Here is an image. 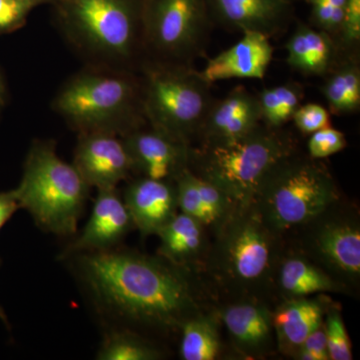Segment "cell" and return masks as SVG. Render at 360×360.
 Returning a JSON list of instances; mask_svg holds the SVG:
<instances>
[{
    "instance_id": "6da1fadb",
    "label": "cell",
    "mask_w": 360,
    "mask_h": 360,
    "mask_svg": "<svg viewBox=\"0 0 360 360\" xmlns=\"http://www.w3.org/2000/svg\"><path fill=\"white\" fill-rule=\"evenodd\" d=\"M73 257L90 298L111 319L174 328L193 316L188 281L181 267L163 258L116 248Z\"/></svg>"
},
{
    "instance_id": "7a4b0ae2",
    "label": "cell",
    "mask_w": 360,
    "mask_h": 360,
    "mask_svg": "<svg viewBox=\"0 0 360 360\" xmlns=\"http://www.w3.org/2000/svg\"><path fill=\"white\" fill-rule=\"evenodd\" d=\"M144 0H51L54 22L84 65L139 72Z\"/></svg>"
},
{
    "instance_id": "3957f363",
    "label": "cell",
    "mask_w": 360,
    "mask_h": 360,
    "mask_svg": "<svg viewBox=\"0 0 360 360\" xmlns=\"http://www.w3.org/2000/svg\"><path fill=\"white\" fill-rule=\"evenodd\" d=\"M51 108L73 131L123 136L148 122L139 72L84 65L61 84Z\"/></svg>"
},
{
    "instance_id": "277c9868",
    "label": "cell",
    "mask_w": 360,
    "mask_h": 360,
    "mask_svg": "<svg viewBox=\"0 0 360 360\" xmlns=\"http://www.w3.org/2000/svg\"><path fill=\"white\" fill-rule=\"evenodd\" d=\"M89 188L75 165L59 158L56 141L35 139L13 191L20 210H27L40 229L70 236L77 233Z\"/></svg>"
},
{
    "instance_id": "5b68a950",
    "label": "cell",
    "mask_w": 360,
    "mask_h": 360,
    "mask_svg": "<svg viewBox=\"0 0 360 360\" xmlns=\"http://www.w3.org/2000/svg\"><path fill=\"white\" fill-rule=\"evenodd\" d=\"M276 129L262 123L236 141L202 143L196 150L191 146L189 168L221 189L236 207L250 206L271 170L292 155L290 139Z\"/></svg>"
},
{
    "instance_id": "8992f818",
    "label": "cell",
    "mask_w": 360,
    "mask_h": 360,
    "mask_svg": "<svg viewBox=\"0 0 360 360\" xmlns=\"http://www.w3.org/2000/svg\"><path fill=\"white\" fill-rule=\"evenodd\" d=\"M146 122L191 146L214 99L212 84L193 65L146 60L139 70Z\"/></svg>"
},
{
    "instance_id": "52a82bcc",
    "label": "cell",
    "mask_w": 360,
    "mask_h": 360,
    "mask_svg": "<svg viewBox=\"0 0 360 360\" xmlns=\"http://www.w3.org/2000/svg\"><path fill=\"white\" fill-rule=\"evenodd\" d=\"M330 174L316 161L295 158L279 162L266 177L255 205L272 232L314 222L338 200Z\"/></svg>"
},
{
    "instance_id": "ba28073f",
    "label": "cell",
    "mask_w": 360,
    "mask_h": 360,
    "mask_svg": "<svg viewBox=\"0 0 360 360\" xmlns=\"http://www.w3.org/2000/svg\"><path fill=\"white\" fill-rule=\"evenodd\" d=\"M207 0H144L146 60L193 65L210 37Z\"/></svg>"
},
{
    "instance_id": "9c48e42d",
    "label": "cell",
    "mask_w": 360,
    "mask_h": 360,
    "mask_svg": "<svg viewBox=\"0 0 360 360\" xmlns=\"http://www.w3.org/2000/svg\"><path fill=\"white\" fill-rule=\"evenodd\" d=\"M219 243L220 266L234 283L260 281L271 264L272 232L264 224L255 203L236 207L225 220Z\"/></svg>"
},
{
    "instance_id": "30bf717a",
    "label": "cell",
    "mask_w": 360,
    "mask_h": 360,
    "mask_svg": "<svg viewBox=\"0 0 360 360\" xmlns=\"http://www.w3.org/2000/svg\"><path fill=\"white\" fill-rule=\"evenodd\" d=\"M72 165L90 188H116L134 174L131 158L120 135L111 132L78 134Z\"/></svg>"
},
{
    "instance_id": "8fae6325",
    "label": "cell",
    "mask_w": 360,
    "mask_h": 360,
    "mask_svg": "<svg viewBox=\"0 0 360 360\" xmlns=\"http://www.w3.org/2000/svg\"><path fill=\"white\" fill-rule=\"evenodd\" d=\"M132 229L134 221L117 189H99L89 221L61 252L60 259L113 250Z\"/></svg>"
},
{
    "instance_id": "7c38bea8",
    "label": "cell",
    "mask_w": 360,
    "mask_h": 360,
    "mask_svg": "<svg viewBox=\"0 0 360 360\" xmlns=\"http://www.w3.org/2000/svg\"><path fill=\"white\" fill-rule=\"evenodd\" d=\"M134 174L153 179H174L188 167L191 146L170 139L146 123L122 136Z\"/></svg>"
},
{
    "instance_id": "4fadbf2b",
    "label": "cell",
    "mask_w": 360,
    "mask_h": 360,
    "mask_svg": "<svg viewBox=\"0 0 360 360\" xmlns=\"http://www.w3.org/2000/svg\"><path fill=\"white\" fill-rule=\"evenodd\" d=\"M262 123L258 97L245 87L232 89L224 98L213 101L198 139L202 143L236 141Z\"/></svg>"
},
{
    "instance_id": "5bb4252c",
    "label": "cell",
    "mask_w": 360,
    "mask_h": 360,
    "mask_svg": "<svg viewBox=\"0 0 360 360\" xmlns=\"http://www.w3.org/2000/svg\"><path fill=\"white\" fill-rule=\"evenodd\" d=\"M122 198L142 236L158 234L179 207L174 179L136 177L129 182Z\"/></svg>"
},
{
    "instance_id": "9a60e30c",
    "label": "cell",
    "mask_w": 360,
    "mask_h": 360,
    "mask_svg": "<svg viewBox=\"0 0 360 360\" xmlns=\"http://www.w3.org/2000/svg\"><path fill=\"white\" fill-rule=\"evenodd\" d=\"M222 25L239 32L278 34L288 25L290 0H207Z\"/></svg>"
},
{
    "instance_id": "2e32d148",
    "label": "cell",
    "mask_w": 360,
    "mask_h": 360,
    "mask_svg": "<svg viewBox=\"0 0 360 360\" xmlns=\"http://www.w3.org/2000/svg\"><path fill=\"white\" fill-rule=\"evenodd\" d=\"M231 49L208 60L201 75L212 84L232 78L262 79L274 56L269 37L259 32H245Z\"/></svg>"
},
{
    "instance_id": "e0dca14e",
    "label": "cell",
    "mask_w": 360,
    "mask_h": 360,
    "mask_svg": "<svg viewBox=\"0 0 360 360\" xmlns=\"http://www.w3.org/2000/svg\"><path fill=\"white\" fill-rule=\"evenodd\" d=\"M311 250L335 274L355 281L360 276V229L356 220L329 219L312 233Z\"/></svg>"
},
{
    "instance_id": "ac0fdd59",
    "label": "cell",
    "mask_w": 360,
    "mask_h": 360,
    "mask_svg": "<svg viewBox=\"0 0 360 360\" xmlns=\"http://www.w3.org/2000/svg\"><path fill=\"white\" fill-rule=\"evenodd\" d=\"M288 63L304 75H324L338 63V44L328 33L298 23L286 44Z\"/></svg>"
},
{
    "instance_id": "d6986e66",
    "label": "cell",
    "mask_w": 360,
    "mask_h": 360,
    "mask_svg": "<svg viewBox=\"0 0 360 360\" xmlns=\"http://www.w3.org/2000/svg\"><path fill=\"white\" fill-rule=\"evenodd\" d=\"M203 224L186 213H176L158 232V255L182 267L200 255L203 245Z\"/></svg>"
},
{
    "instance_id": "ffe728a7",
    "label": "cell",
    "mask_w": 360,
    "mask_h": 360,
    "mask_svg": "<svg viewBox=\"0 0 360 360\" xmlns=\"http://www.w3.org/2000/svg\"><path fill=\"white\" fill-rule=\"evenodd\" d=\"M323 309L319 302L304 297L296 298L279 307L272 324L284 348L295 350L303 341L321 326Z\"/></svg>"
},
{
    "instance_id": "44dd1931",
    "label": "cell",
    "mask_w": 360,
    "mask_h": 360,
    "mask_svg": "<svg viewBox=\"0 0 360 360\" xmlns=\"http://www.w3.org/2000/svg\"><path fill=\"white\" fill-rule=\"evenodd\" d=\"M222 319L233 340L245 349H257L269 340L272 317L260 305L253 303L231 305L225 309Z\"/></svg>"
},
{
    "instance_id": "7402d4cb",
    "label": "cell",
    "mask_w": 360,
    "mask_h": 360,
    "mask_svg": "<svg viewBox=\"0 0 360 360\" xmlns=\"http://www.w3.org/2000/svg\"><path fill=\"white\" fill-rule=\"evenodd\" d=\"M326 75L321 90L329 112L335 115L356 112L360 108V70L356 60L338 61Z\"/></svg>"
},
{
    "instance_id": "603a6c76",
    "label": "cell",
    "mask_w": 360,
    "mask_h": 360,
    "mask_svg": "<svg viewBox=\"0 0 360 360\" xmlns=\"http://www.w3.org/2000/svg\"><path fill=\"white\" fill-rule=\"evenodd\" d=\"M279 284L283 292L293 298L336 290V283L328 274L302 257H290L283 262Z\"/></svg>"
},
{
    "instance_id": "cb8c5ba5",
    "label": "cell",
    "mask_w": 360,
    "mask_h": 360,
    "mask_svg": "<svg viewBox=\"0 0 360 360\" xmlns=\"http://www.w3.org/2000/svg\"><path fill=\"white\" fill-rule=\"evenodd\" d=\"M182 329L180 357L184 360H213L219 352V338L212 319L205 316L187 319Z\"/></svg>"
},
{
    "instance_id": "d4e9b609",
    "label": "cell",
    "mask_w": 360,
    "mask_h": 360,
    "mask_svg": "<svg viewBox=\"0 0 360 360\" xmlns=\"http://www.w3.org/2000/svg\"><path fill=\"white\" fill-rule=\"evenodd\" d=\"M302 85L290 82L265 89L258 96L262 123L271 129H279L292 120L303 99Z\"/></svg>"
},
{
    "instance_id": "484cf974",
    "label": "cell",
    "mask_w": 360,
    "mask_h": 360,
    "mask_svg": "<svg viewBox=\"0 0 360 360\" xmlns=\"http://www.w3.org/2000/svg\"><path fill=\"white\" fill-rule=\"evenodd\" d=\"M161 354L148 341L131 331L113 328L104 336L97 354L99 360H155Z\"/></svg>"
},
{
    "instance_id": "4316f807",
    "label": "cell",
    "mask_w": 360,
    "mask_h": 360,
    "mask_svg": "<svg viewBox=\"0 0 360 360\" xmlns=\"http://www.w3.org/2000/svg\"><path fill=\"white\" fill-rule=\"evenodd\" d=\"M51 0H0V35L18 32L37 7Z\"/></svg>"
},
{
    "instance_id": "83f0119b",
    "label": "cell",
    "mask_w": 360,
    "mask_h": 360,
    "mask_svg": "<svg viewBox=\"0 0 360 360\" xmlns=\"http://www.w3.org/2000/svg\"><path fill=\"white\" fill-rule=\"evenodd\" d=\"M324 328L329 359L352 360V342L340 314L336 311L329 312Z\"/></svg>"
},
{
    "instance_id": "f1b7e54d",
    "label": "cell",
    "mask_w": 360,
    "mask_h": 360,
    "mask_svg": "<svg viewBox=\"0 0 360 360\" xmlns=\"http://www.w3.org/2000/svg\"><path fill=\"white\" fill-rule=\"evenodd\" d=\"M347 146L345 134L330 125L310 134L307 148L310 158L322 160L340 153Z\"/></svg>"
},
{
    "instance_id": "f546056e",
    "label": "cell",
    "mask_w": 360,
    "mask_h": 360,
    "mask_svg": "<svg viewBox=\"0 0 360 360\" xmlns=\"http://www.w3.org/2000/svg\"><path fill=\"white\" fill-rule=\"evenodd\" d=\"M310 6L314 28L328 33L331 37L340 39L345 25V9L321 4H310Z\"/></svg>"
},
{
    "instance_id": "4dcf8cb0",
    "label": "cell",
    "mask_w": 360,
    "mask_h": 360,
    "mask_svg": "<svg viewBox=\"0 0 360 360\" xmlns=\"http://www.w3.org/2000/svg\"><path fill=\"white\" fill-rule=\"evenodd\" d=\"M292 120L300 132L312 134L317 130L330 125V112L321 104L307 103L297 108Z\"/></svg>"
},
{
    "instance_id": "1f68e13d",
    "label": "cell",
    "mask_w": 360,
    "mask_h": 360,
    "mask_svg": "<svg viewBox=\"0 0 360 360\" xmlns=\"http://www.w3.org/2000/svg\"><path fill=\"white\" fill-rule=\"evenodd\" d=\"M295 355L302 360H328V342H326V328L322 322L295 350Z\"/></svg>"
},
{
    "instance_id": "d6a6232c",
    "label": "cell",
    "mask_w": 360,
    "mask_h": 360,
    "mask_svg": "<svg viewBox=\"0 0 360 360\" xmlns=\"http://www.w3.org/2000/svg\"><path fill=\"white\" fill-rule=\"evenodd\" d=\"M360 39V0H347L340 42L345 49L354 47Z\"/></svg>"
},
{
    "instance_id": "836d02e7",
    "label": "cell",
    "mask_w": 360,
    "mask_h": 360,
    "mask_svg": "<svg viewBox=\"0 0 360 360\" xmlns=\"http://www.w3.org/2000/svg\"><path fill=\"white\" fill-rule=\"evenodd\" d=\"M18 210H20V206L13 189L1 191L0 193V231Z\"/></svg>"
},
{
    "instance_id": "e575fe53",
    "label": "cell",
    "mask_w": 360,
    "mask_h": 360,
    "mask_svg": "<svg viewBox=\"0 0 360 360\" xmlns=\"http://www.w3.org/2000/svg\"><path fill=\"white\" fill-rule=\"evenodd\" d=\"M7 99H8V91H7L6 78L0 70V112L6 108Z\"/></svg>"
},
{
    "instance_id": "d590c367",
    "label": "cell",
    "mask_w": 360,
    "mask_h": 360,
    "mask_svg": "<svg viewBox=\"0 0 360 360\" xmlns=\"http://www.w3.org/2000/svg\"><path fill=\"white\" fill-rule=\"evenodd\" d=\"M309 4H321L326 6L338 7V8H347V0H307Z\"/></svg>"
},
{
    "instance_id": "8d00e7d4",
    "label": "cell",
    "mask_w": 360,
    "mask_h": 360,
    "mask_svg": "<svg viewBox=\"0 0 360 360\" xmlns=\"http://www.w3.org/2000/svg\"><path fill=\"white\" fill-rule=\"evenodd\" d=\"M0 266H1V258H0ZM0 321H1L7 328H11L8 316H7L6 312L4 311V307H2L1 305H0Z\"/></svg>"
},
{
    "instance_id": "74e56055",
    "label": "cell",
    "mask_w": 360,
    "mask_h": 360,
    "mask_svg": "<svg viewBox=\"0 0 360 360\" xmlns=\"http://www.w3.org/2000/svg\"><path fill=\"white\" fill-rule=\"evenodd\" d=\"M290 1H292V0H290Z\"/></svg>"
}]
</instances>
